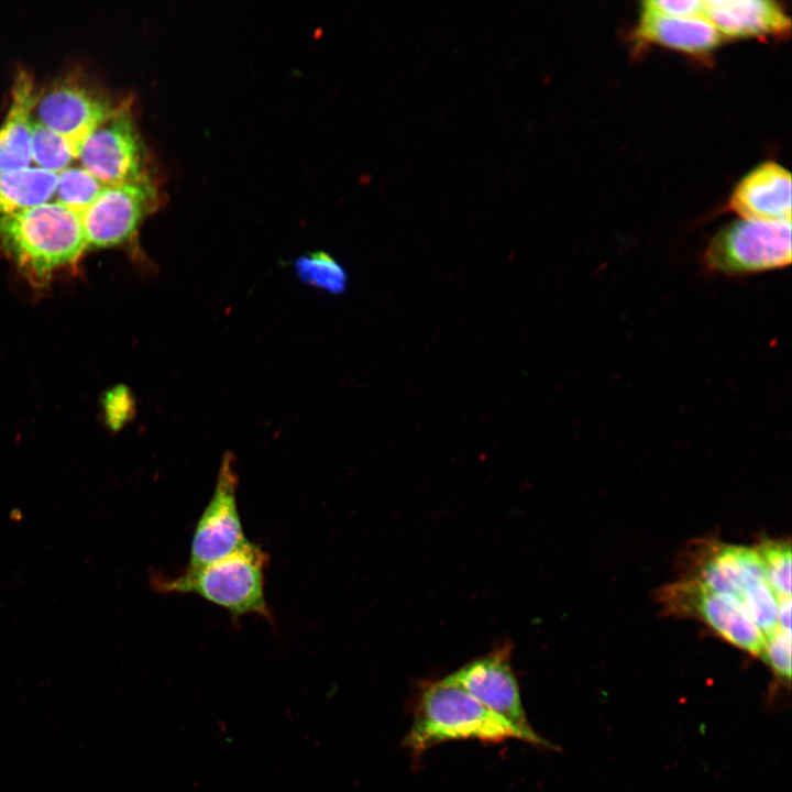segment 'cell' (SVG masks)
Instances as JSON below:
<instances>
[{
  "label": "cell",
  "mask_w": 792,
  "mask_h": 792,
  "mask_svg": "<svg viewBox=\"0 0 792 792\" xmlns=\"http://www.w3.org/2000/svg\"><path fill=\"white\" fill-rule=\"evenodd\" d=\"M526 741V737L472 695L451 675L421 685L413 724L404 745L415 758L429 748L451 740L475 739L502 743Z\"/></svg>",
  "instance_id": "cell-1"
},
{
  "label": "cell",
  "mask_w": 792,
  "mask_h": 792,
  "mask_svg": "<svg viewBox=\"0 0 792 792\" xmlns=\"http://www.w3.org/2000/svg\"><path fill=\"white\" fill-rule=\"evenodd\" d=\"M86 249L80 216L57 202L0 217V250L36 279L76 264Z\"/></svg>",
  "instance_id": "cell-2"
},
{
  "label": "cell",
  "mask_w": 792,
  "mask_h": 792,
  "mask_svg": "<svg viewBox=\"0 0 792 792\" xmlns=\"http://www.w3.org/2000/svg\"><path fill=\"white\" fill-rule=\"evenodd\" d=\"M267 553L253 542L239 551L198 569H186L176 576L157 573L152 586L166 594H195L224 608L233 618L258 615L272 622L265 596Z\"/></svg>",
  "instance_id": "cell-3"
},
{
  "label": "cell",
  "mask_w": 792,
  "mask_h": 792,
  "mask_svg": "<svg viewBox=\"0 0 792 792\" xmlns=\"http://www.w3.org/2000/svg\"><path fill=\"white\" fill-rule=\"evenodd\" d=\"M791 257V221L741 218L711 239L703 263L713 274L745 276L788 266Z\"/></svg>",
  "instance_id": "cell-4"
},
{
  "label": "cell",
  "mask_w": 792,
  "mask_h": 792,
  "mask_svg": "<svg viewBox=\"0 0 792 792\" xmlns=\"http://www.w3.org/2000/svg\"><path fill=\"white\" fill-rule=\"evenodd\" d=\"M146 157L131 103L121 101L82 141L77 161L105 186H109L148 175Z\"/></svg>",
  "instance_id": "cell-5"
},
{
  "label": "cell",
  "mask_w": 792,
  "mask_h": 792,
  "mask_svg": "<svg viewBox=\"0 0 792 792\" xmlns=\"http://www.w3.org/2000/svg\"><path fill=\"white\" fill-rule=\"evenodd\" d=\"M158 205V188L150 174L133 182L105 186L80 215L87 249L116 248L132 241Z\"/></svg>",
  "instance_id": "cell-6"
},
{
  "label": "cell",
  "mask_w": 792,
  "mask_h": 792,
  "mask_svg": "<svg viewBox=\"0 0 792 792\" xmlns=\"http://www.w3.org/2000/svg\"><path fill=\"white\" fill-rule=\"evenodd\" d=\"M101 89L77 75L55 79L36 94L32 118L70 140L77 148L118 107Z\"/></svg>",
  "instance_id": "cell-7"
},
{
  "label": "cell",
  "mask_w": 792,
  "mask_h": 792,
  "mask_svg": "<svg viewBox=\"0 0 792 792\" xmlns=\"http://www.w3.org/2000/svg\"><path fill=\"white\" fill-rule=\"evenodd\" d=\"M661 598L671 612L700 618L729 644L761 657L766 637L736 596L685 580L663 590Z\"/></svg>",
  "instance_id": "cell-8"
},
{
  "label": "cell",
  "mask_w": 792,
  "mask_h": 792,
  "mask_svg": "<svg viewBox=\"0 0 792 792\" xmlns=\"http://www.w3.org/2000/svg\"><path fill=\"white\" fill-rule=\"evenodd\" d=\"M238 483L234 457L227 452L222 457L212 496L196 524L187 569L213 563L250 542L239 514Z\"/></svg>",
  "instance_id": "cell-9"
},
{
  "label": "cell",
  "mask_w": 792,
  "mask_h": 792,
  "mask_svg": "<svg viewBox=\"0 0 792 792\" xmlns=\"http://www.w3.org/2000/svg\"><path fill=\"white\" fill-rule=\"evenodd\" d=\"M451 676L487 710L519 730L528 744L551 746L529 725L512 669L508 645L472 660Z\"/></svg>",
  "instance_id": "cell-10"
},
{
  "label": "cell",
  "mask_w": 792,
  "mask_h": 792,
  "mask_svg": "<svg viewBox=\"0 0 792 792\" xmlns=\"http://www.w3.org/2000/svg\"><path fill=\"white\" fill-rule=\"evenodd\" d=\"M729 209L743 219L791 221V174L774 162L748 173L735 187Z\"/></svg>",
  "instance_id": "cell-11"
},
{
  "label": "cell",
  "mask_w": 792,
  "mask_h": 792,
  "mask_svg": "<svg viewBox=\"0 0 792 792\" xmlns=\"http://www.w3.org/2000/svg\"><path fill=\"white\" fill-rule=\"evenodd\" d=\"M692 579L703 586L738 600L755 584L767 581L761 558L755 548L708 544Z\"/></svg>",
  "instance_id": "cell-12"
},
{
  "label": "cell",
  "mask_w": 792,
  "mask_h": 792,
  "mask_svg": "<svg viewBox=\"0 0 792 792\" xmlns=\"http://www.w3.org/2000/svg\"><path fill=\"white\" fill-rule=\"evenodd\" d=\"M702 14L729 37L781 36L791 26L782 6L772 0H706Z\"/></svg>",
  "instance_id": "cell-13"
},
{
  "label": "cell",
  "mask_w": 792,
  "mask_h": 792,
  "mask_svg": "<svg viewBox=\"0 0 792 792\" xmlns=\"http://www.w3.org/2000/svg\"><path fill=\"white\" fill-rule=\"evenodd\" d=\"M36 98L32 75L15 74L8 112L0 124V170L29 167L31 156L32 111Z\"/></svg>",
  "instance_id": "cell-14"
},
{
  "label": "cell",
  "mask_w": 792,
  "mask_h": 792,
  "mask_svg": "<svg viewBox=\"0 0 792 792\" xmlns=\"http://www.w3.org/2000/svg\"><path fill=\"white\" fill-rule=\"evenodd\" d=\"M636 36L685 53H705L721 42V34L704 15L666 16L642 10Z\"/></svg>",
  "instance_id": "cell-15"
},
{
  "label": "cell",
  "mask_w": 792,
  "mask_h": 792,
  "mask_svg": "<svg viewBox=\"0 0 792 792\" xmlns=\"http://www.w3.org/2000/svg\"><path fill=\"white\" fill-rule=\"evenodd\" d=\"M57 174L36 166L0 170V217L48 202Z\"/></svg>",
  "instance_id": "cell-16"
},
{
  "label": "cell",
  "mask_w": 792,
  "mask_h": 792,
  "mask_svg": "<svg viewBox=\"0 0 792 792\" xmlns=\"http://www.w3.org/2000/svg\"><path fill=\"white\" fill-rule=\"evenodd\" d=\"M77 146L64 135L32 119L31 156L34 166L58 174L77 160Z\"/></svg>",
  "instance_id": "cell-17"
},
{
  "label": "cell",
  "mask_w": 792,
  "mask_h": 792,
  "mask_svg": "<svg viewBox=\"0 0 792 792\" xmlns=\"http://www.w3.org/2000/svg\"><path fill=\"white\" fill-rule=\"evenodd\" d=\"M105 185L80 165H70L57 174L51 201L81 215L99 196Z\"/></svg>",
  "instance_id": "cell-18"
},
{
  "label": "cell",
  "mask_w": 792,
  "mask_h": 792,
  "mask_svg": "<svg viewBox=\"0 0 792 792\" xmlns=\"http://www.w3.org/2000/svg\"><path fill=\"white\" fill-rule=\"evenodd\" d=\"M295 272L300 282L331 294L344 292L348 285L343 266L322 251L299 256L295 262Z\"/></svg>",
  "instance_id": "cell-19"
},
{
  "label": "cell",
  "mask_w": 792,
  "mask_h": 792,
  "mask_svg": "<svg viewBox=\"0 0 792 792\" xmlns=\"http://www.w3.org/2000/svg\"><path fill=\"white\" fill-rule=\"evenodd\" d=\"M755 549L761 558L767 583L777 598L791 597L790 543L778 540H765Z\"/></svg>",
  "instance_id": "cell-20"
},
{
  "label": "cell",
  "mask_w": 792,
  "mask_h": 792,
  "mask_svg": "<svg viewBox=\"0 0 792 792\" xmlns=\"http://www.w3.org/2000/svg\"><path fill=\"white\" fill-rule=\"evenodd\" d=\"M739 601L765 637L779 626L778 598L767 581L755 584Z\"/></svg>",
  "instance_id": "cell-21"
},
{
  "label": "cell",
  "mask_w": 792,
  "mask_h": 792,
  "mask_svg": "<svg viewBox=\"0 0 792 792\" xmlns=\"http://www.w3.org/2000/svg\"><path fill=\"white\" fill-rule=\"evenodd\" d=\"M761 657L777 676L789 681L791 678V630L778 626L766 636Z\"/></svg>",
  "instance_id": "cell-22"
},
{
  "label": "cell",
  "mask_w": 792,
  "mask_h": 792,
  "mask_svg": "<svg viewBox=\"0 0 792 792\" xmlns=\"http://www.w3.org/2000/svg\"><path fill=\"white\" fill-rule=\"evenodd\" d=\"M642 10L666 16L703 15V1L700 0H648Z\"/></svg>",
  "instance_id": "cell-23"
},
{
  "label": "cell",
  "mask_w": 792,
  "mask_h": 792,
  "mask_svg": "<svg viewBox=\"0 0 792 792\" xmlns=\"http://www.w3.org/2000/svg\"><path fill=\"white\" fill-rule=\"evenodd\" d=\"M778 625L791 630V597L778 598Z\"/></svg>",
  "instance_id": "cell-24"
}]
</instances>
